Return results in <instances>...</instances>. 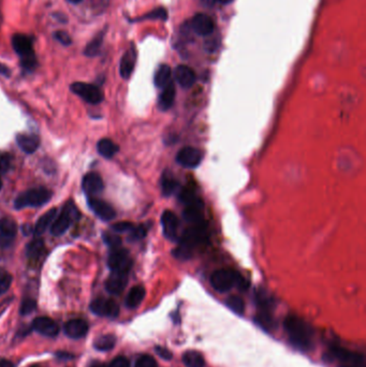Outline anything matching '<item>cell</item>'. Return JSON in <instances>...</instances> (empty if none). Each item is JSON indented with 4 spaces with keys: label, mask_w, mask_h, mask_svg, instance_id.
<instances>
[{
    "label": "cell",
    "mask_w": 366,
    "mask_h": 367,
    "mask_svg": "<svg viewBox=\"0 0 366 367\" xmlns=\"http://www.w3.org/2000/svg\"><path fill=\"white\" fill-rule=\"evenodd\" d=\"M284 330L287 331L290 341L297 348L310 350L313 348L314 331L304 320L295 316H288L283 322Z\"/></svg>",
    "instance_id": "1"
},
{
    "label": "cell",
    "mask_w": 366,
    "mask_h": 367,
    "mask_svg": "<svg viewBox=\"0 0 366 367\" xmlns=\"http://www.w3.org/2000/svg\"><path fill=\"white\" fill-rule=\"evenodd\" d=\"M12 47L19 57L21 65L27 72H31L37 68V56L33 50L32 39L26 34L16 33L12 37Z\"/></svg>",
    "instance_id": "2"
},
{
    "label": "cell",
    "mask_w": 366,
    "mask_h": 367,
    "mask_svg": "<svg viewBox=\"0 0 366 367\" xmlns=\"http://www.w3.org/2000/svg\"><path fill=\"white\" fill-rule=\"evenodd\" d=\"M212 287L218 292H227L231 290L234 286L238 288H247L243 277L238 273L231 270H219L212 274Z\"/></svg>",
    "instance_id": "3"
},
{
    "label": "cell",
    "mask_w": 366,
    "mask_h": 367,
    "mask_svg": "<svg viewBox=\"0 0 366 367\" xmlns=\"http://www.w3.org/2000/svg\"><path fill=\"white\" fill-rule=\"evenodd\" d=\"M52 198V192L44 188L37 187L21 193L14 201V208L22 210L25 208H38V206L47 204Z\"/></svg>",
    "instance_id": "4"
},
{
    "label": "cell",
    "mask_w": 366,
    "mask_h": 367,
    "mask_svg": "<svg viewBox=\"0 0 366 367\" xmlns=\"http://www.w3.org/2000/svg\"><path fill=\"white\" fill-rule=\"evenodd\" d=\"M79 216V213L73 202L69 201L62 210V213L56 216L55 220L53 221L51 226V233L54 236H59L63 235L73 221H75Z\"/></svg>",
    "instance_id": "5"
},
{
    "label": "cell",
    "mask_w": 366,
    "mask_h": 367,
    "mask_svg": "<svg viewBox=\"0 0 366 367\" xmlns=\"http://www.w3.org/2000/svg\"><path fill=\"white\" fill-rule=\"evenodd\" d=\"M70 89L72 90V93H74L78 97H81L84 101L89 103V105H99V103L104 100L102 91L96 85L93 84L76 82L71 85Z\"/></svg>",
    "instance_id": "6"
},
{
    "label": "cell",
    "mask_w": 366,
    "mask_h": 367,
    "mask_svg": "<svg viewBox=\"0 0 366 367\" xmlns=\"http://www.w3.org/2000/svg\"><path fill=\"white\" fill-rule=\"evenodd\" d=\"M108 266L111 271L130 272L132 261L130 259L128 250L120 247L113 249L108 259Z\"/></svg>",
    "instance_id": "7"
},
{
    "label": "cell",
    "mask_w": 366,
    "mask_h": 367,
    "mask_svg": "<svg viewBox=\"0 0 366 367\" xmlns=\"http://www.w3.org/2000/svg\"><path fill=\"white\" fill-rule=\"evenodd\" d=\"M330 353L335 359L344 363V366L365 367V359L360 353H354L340 347H332L330 349Z\"/></svg>",
    "instance_id": "8"
},
{
    "label": "cell",
    "mask_w": 366,
    "mask_h": 367,
    "mask_svg": "<svg viewBox=\"0 0 366 367\" xmlns=\"http://www.w3.org/2000/svg\"><path fill=\"white\" fill-rule=\"evenodd\" d=\"M90 309L94 314L101 317L116 318L119 315V306L113 300L97 299L91 302Z\"/></svg>",
    "instance_id": "9"
},
{
    "label": "cell",
    "mask_w": 366,
    "mask_h": 367,
    "mask_svg": "<svg viewBox=\"0 0 366 367\" xmlns=\"http://www.w3.org/2000/svg\"><path fill=\"white\" fill-rule=\"evenodd\" d=\"M176 161L184 168H197L202 161V153L194 147H184L177 153Z\"/></svg>",
    "instance_id": "10"
},
{
    "label": "cell",
    "mask_w": 366,
    "mask_h": 367,
    "mask_svg": "<svg viewBox=\"0 0 366 367\" xmlns=\"http://www.w3.org/2000/svg\"><path fill=\"white\" fill-rule=\"evenodd\" d=\"M190 26L193 32L200 37L210 36L211 33H213L215 28L214 21L212 19V17L204 13H197L194 15L191 19Z\"/></svg>",
    "instance_id": "11"
},
{
    "label": "cell",
    "mask_w": 366,
    "mask_h": 367,
    "mask_svg": "<svg viewBox=\"0 0 366 367\" xmlns=\"http://www.w3.org/2000/svg\"><path fill=\"white\" fill-rule=\"evenodd\" d=\"M82 186L87 198H97V196H99L104 190L105 184L98 173L90 172L84 176Z\"/></svg>",
    "instance_id": "12"
},
{
    "label": "cell",
    "mask_w": 366,
    "mask_h": 367,
    "mask_svg": "<svg viewBox=\"0 0 366 367\" xmlns=\"http://www.w3.org/2000/svg\"><path fill=\"white\" fill-rule=\"evenodd\" d=\"M129 272L112 271V274L106 281V289L111 294H119L128 283Z\"/></svg>",
    "instance_id": "13"
},
{
    "label": "cell",
    "mask_w": 366,
    "mask_h": 367,
    "mask_svg": "<svg viewBox=\"0 0 366 367\" xmlns=\"http://www.w3.org/2000/svg\"><path fill=\"white\" fill-rule=\"evenodd\" d=\"M88 205L89 208L93 210V212L99 218H101L102 220L109 221L114 219L116 216L115 210H114L109 203L102 201L98 198H88Z\"/></svg>",
    "instance_id": "14"
},
{
    "label": "cell",
    "mask_w": 366,
    "mask_h": 367,
    "mask_svg": "<svg viewBox=\"0 0 366 367\" xmlns=\"http://www.w3.org/2000/svg\"><path fill=\"white\" fill-rule=\"evenodd\" d=\"M32 329L38 333L48 336L54 337L59 333V328L57 325L54 320L48 317H39L32 321Z\"/></svg>",
    "instance_id": "15"
},
{
    "label": "cell",
    "mask_w": 366,
    "mask_h": 367,
    "mask_svg": "<svg viewBox=\"0 0 366 367\" xmlns=\"http://www.w3.org/2000/svg\"><path fill=\"white\" fill-rule=\"evenodd\" d=\"M89 327L86 321L82 319H72L65 324L64 331L68 337L78 339L86 336Z\"/></svg>",
    "instance_id": "16"
},
{
    "label": "cell",
    "mask_w": 366,
    "mask_h": 367,
    "mask_svg": "<svg viewBox=\"0 0 366 367\" xmlns=\"http://www.w3.org/2000/svg\"><path fill=\"white\" fill-rule=\"evenodd\" d=\"M17 232V226L11 218L0 220V245L9 246L14 239Z\"/></svg>",
    "instance_id": "17"
},
{
    "label": "cell",
    "mask_w": 366,
    "mask_h": 367,
    "mask_svg": "<svg viewBox=\"0 0 366 367\" xmlns=\"http://www.w3.org/2000/svg\"><path fill=\"white\" fill-rule=\"evenodd\" d=\"M161 223L164 233L167 238L171 240H177V227H178V219L176 215L173 212L166 211L161 216Z\"/></svg>",
    "instance_id": "18"
},
{
    "label": "cell",
    "mask_w": 366,
    "mask_h": 367,
    "mask_svg": "<svg viewBox=\"0 0 366 367\" xmlns=\"http://www.w3.org/2000/svg\"><path fill=\"white\" fill-rule=\"evenodd\" d=\"M185 220L192 225H197L203 221V203L200 199H196L186 204V209L182 213Z\"/></svg>",
    "instance_id": "19"
},
{
    "label": "cell",
    "mask_w": 366,
    "mask_h": 367,
    "mask_svg": "<svg viewBox=\"0 0 366 367\" xmlns=\"http://www.w3.org/2000/svg\"><path fill=\"white\" fill-rule=\"evenodd\" d=\"M175 81L182 87V88H190L194 82H196V73L191 68L185 65H180L176 67L174 71Z\"/></svg>",
    "instance_id": "20"
},
{
    "label": "cell",
    "mask_w": 366,
    "mask_h": 367,
    "mask_svg": "<svg viewBox=\"0 0 366 367\" xmlns=\"http://www.w3.org/2000/svg\"><path fill=\"white\" fill-rule=\"evenodd\" d=\"M135 62H136V52H135V49L132 47L128 51H126V53L123 55L121 59H120L119 73L123 78L127 79L131 76V74L134 70Z\"/></svg>",
    "instance_id": "21"
},
{
    "label": "cell",
    "mask_w": 366,
    "mask_h": 367,
    "mask_svg": "<svg viewBox=\"0 0 366 367\" xmlns=\"http://www.w3.org/2000/svg\"><path fill=\"white\" fill-rule=\"evenodd\" d=\"M16 142L21 150L26 154L35 153L40 145V139L36 134L21 133L16 136Z\"/></svg>",
    "instance_id": "22"
},
{
    "label": "cell",
    "mask_w": 366,
    "mask_h": 367,
    "mask_svg": "<svg viewBox=\"0 0 366 367\" xmlns=\"http://www.w3.org/2000/svg\"><path fill=\"white\" fill-rule=\"evenodd\" d=\"M175 86L172 82H170L162 88V91L158 100V107L160 110L168 111L169 109H171L175 100Z\"/></svg>",
    "instance_id": "23"
},
{
    "label": "cell",
    "mask_w": 366,
    "mask_h": 367,
    "mask_svg": "<svg viewBox=\"0 0 366 367\" xmlns=\"http://www.w3.org/2000/svg\"><path fill=\"white\" fill-rule=\"evenodd\" d=\"M57 216V210L56 209H52L49 212L45 213L44 215H42L39 220L36 222L35 227H33V233L35 235H41L42 233H44L45 231L48 230V228L52 226L53 221L55 220V218Z\"/></svg>",
    "instance_id": "24"
},
{
    "label": "cell",
    "mask_w": 366,
    "mask_h": 367,
    "mask_svg": "<svg viewBox=\"0 0 366 367\" xmlns=\"http://www.w3.org/2000/svg\"><path fill=\"white\" fill-rule=\"evenodd\" d=\"M45 245L41 238H35L26 247V255L29 260L37 261L44 256Z\"/></svg>",
    "instance_id": "25"
},
{
    "label": "cell",
    "mask_w": 366,
    "mask_h": 367,
    "mask_svg": "<svg viewBox=\"0 0 366 367\" xmlns=\"http://www.w3.org/2000/svg\"><path fill=\"white\" fill-rule=\"evenodd\" d=\"M145 289L142 286H135L129 291L126 297V306L128 308H136L144 300Z\"/></svg>",
    "instance_id": "26"
},
{
    "label": "cell",
    "mask_w": 366,
    "mask_h": 367,
    "mask_svg": "<svg viewBox=\"0 0 366 367\" xmlns=\"http://www.w3.org/2000/svg\"><path fill=\"white\" fill-rule=\"evenodd\" d=\"M98 153L107 159H111L118 152V146L110 139H102L97 144Z\"/></svg>",
    "instance_id": "27"
},
{
    "label": "cell",
    "mask_w": 366,
    "mask_h": 367,
    "mask_svg": "<svg viewBox=\"0 0 366 367\" xmlns=\"http://www.w3.org/2000/svg\"><path fill=\"white\" fill-rule=\"evenodd\" d=\"M171 68L168 65H160L155 73L154 82L158 88H164L171 81Z\"/></svg>",
    "instance_id": "28"
},
{
    "label": "cell",
    "mask_w": 366,
    "mask_h": 367,
    "mask_svg": "<svg viewBox=\"0 0 366 367\" xmlns=\"http://www.w3.org/2000/svg\"><path fill=\"white\" fill-rule=\"evenodd\" d=\"M182 363L186 367H205V360L198 351H187L182 354Z\"/></svg>",
    "instance_id": "29"
},
{
    "label": "cell",
    "mask_w": 366,
    "mask_h": 367,
    "mask_svg": "<svg viewBox=\"0 0 366 367\" xmlns=\"http://www.w3.org/2000/svg\"><path fill=\"white\" fill-rule=\"evenodd\" d=\"M116 343V337L112 334L107 335H101L96 340L94 346L99 351H109L115 347Z\"/></svg>",
    "instance_id": "30"
},
{
    "label": "cell",
    "mask_w": 366,
    "mask_h": 367,
    "mask_svg": "<svg viewBox=\"0 0 366 367\" xmlns=\"http://www.w3.org/2000/svg\"><path fill=\"white\" fill-rule=\"evenodd\" d=\"M102 42H104V33L100 32L86 45V48L84 50V54L89 57L97 56L100 53Z\"/></svg>",
    "instance_id": "31"
},
{
    "label": "cell",
    "mask_w": 366,
    "mask_h": 367,
    "mask_svg": "<svg viewBox=\"0 0 366 367\" xmlns=\"http://www.w3.org/2000/svg\"><path fill=\"white\" fill-rule=\"evenodd\" d=\"M177 188V181L172 175L164 174L161 178V190L165 196H171Z\"/></svg>",
    "instance_id": "32"
},
{
    "label": "cell",
    "mask_w": 366,
    "mask_h": 367,
    "mask_svg": "<svg viewBox=\"0 0 366 367\" xmlns=\"http://www.w3.org/2000/svg\"><path fill=\"white\" fill-rule=\"evenodd\" d=\"M226 304H227V306L229 308L231 309V311H233L236 314L242 315L244 313V311H245V303L241 299V297L237 296V295L229 296L227 299V301H226Z\"/></svg>",
    "instance_id": "33"
},
{
    "label": "cell",
    "mask_w": 366,
    "mask_h": 367,
    "mask_svg": "<svg viewBox=\"0 0 366 367\" xmlns=\"http://www.w3.org/2000/svg\"><path fill=\"white\" fill-rule=\"evenodd\" d=\"M12 283V276L6 271H0V296L5 294Z\"/></svg>",
    "instance_id": "34"
},
{
    "label": "cell",
    "mask_w": 366,
    "mask_h": 367,
    "mask_svg": "<svg viewBox=\"0 0 366 367\" xmlns=\"http://www.w3.org/2000/svg\"><path fill=\"white\" fill-rule=\"evenodd\" d=\"M104 240H105V243L109 247H111L113 249L118 248V247L121 246V238H120V236H118L115 233L105 232L104 233Z\"/></svg>",
    "instance_id": "35"
},
{
    "label": "cell",
    "mask_w": 366,
    "mask_h": 367,
    "mask_svg": "<svg viewBox=\"0 0 366 367\" xmlns=\"http://www.w3.org/2000/svg\"><path fill=\"white\" fill-rule=\"evenodd\" d=\"M147 234V228L144 225H141L139 227H134L130 231L129 240L130 242H136V240H140L144 238Z\"/></svg>",
    "instance_id": "36"
},
{
    "label": "cell",
    "mask_w": 366,
    "mask_h": 367,
    "mask_svg": "<svg viewBox=\"0 0 366 367\" xmlns=\"http://www.w3.org/2000/svg\"><path fill=\"white\" fill-rule=\"evenodd\" d=\"M12 166V157L6 153H0V175L6 174Z\"/></svg>",
    "instance_id": "37"
},
{
    "label": "cell",
    "mask_w": 366,
    "mask_h": 367,
    "mask_svg": "<svg viewBox=\"0 0 366 367\" xmlns=\"http://www.w3.org/2000/svg\"><path fill=\"white\" fill-rule=\"evenodd\" d=\"M134 367H158V365L153 357L148 354H144L136 360Z\"/></svg>",
    "instance_id": "38"
},
{
    "label": "cell",
    "mask_w": 366,
    "mask_h": 367,
    "mask_svg": "<svg viewBox=\"0 0 366 367\" xmlns=\"http://www.w3.org/2000/svg\"><path fill=\"white\" fill-rule=\"evenodd\" d=\"M133 228H134L133 223H131L129 221H120L117 223H114L112 226V230L115 232H118V233H123V232L131 231Z\"/></svg>",
    "instance_id": "39"
},
{
    "label": "cell",
    "mask_w": 366,
    "mask_h": 367,
    "mask_svg": "<svg viewBox=\"0 0 366 367\" xmlns=\"http://www.w3.org/2000/svg\"><path fill=\"white\" fill-rule=\"evenodd\" d=\"M54 38L57 40V41H58L59 43H62L63 45H70L72 42V40H71V38H70V36H69V34H68L66 31H64V30H58V31H56L55 33H54Z\"/></svg>",
    "instance_id": "40"
},
{
    "label": "cell",
    "mask_w": 366,
    "mask_h": 367,
    "mask_svg": "<svg viewBox=\"0 0 366 367\" xmlns=\"http://www.w3.org/2000/svg\"><path fill=\"white\" fill-rule=\"evenodd\" d=\"M37 304L33 300H25L24 302L22 303L21 306V314L22 315H27L30 314L31 312L35 311Z\"/></svg>",
    "instance_id": "41"
},
{
    "label": "cell",
    "mask_w": 366,
    "mask_h": 367,
    "mask_svg": "<svg viewBox=\"0 0 366 367\" xmlns=\"http://www.w3.org/2000/svg\"><path fill=\"white\" fill-rule=\"evenodd\" d=\"M155 352L159 355L160 358L166 360V361H170L171 359L173 358V354L169 349L162 347V346H156L155 347Z\"/></svg>",
    "instance_id": "42"
},
{
    "label": "cell",
    "mask_w": 366,
    "mask_h": 367,
    "mask_svg": "<svg viewBox=\"0 0 366 367\" xmlns=\"http://www.w3.org/2000/svg\"><path fill=\"white\" fill-rule=\"evenodd\" d=\"M109 367H130V363L127 358L116 357L110 363Z\"/></svg>",
    "instance_id": "43"
},
{
    "label": "cell",
    "mask_w": 366,
    "mask_h": 367,
    "mask_svg": "<svg viewBox=\"0 0 366 367\" xmlns=\"http://www.w3.org/2000/svg\"><path fill=\"white\" fill-rule=\"evenodd\" d=\"M144 18H164L165 19V18H167V12L164 9H158V10L154 11V12L145 15Z\"/></svg>",
    "instance_id": "44"
},
{
    "label": "cell",
    "mask_w": 366,
    "mask_h": 367,
    "mask_svg": "<svg viewBox=\"0 0 366 367\" xmlns=\"http://www.w3.org/2000/svg\"><path fill=\"white\" fill-rule=\"evenodd\" d=\"M0 73H2L3 75L9 76V75H10V71H9L8 67H6V66L3 65V64H0Z\"/></svg>",
    "instance_id": "45"
},
{
    "label": "cell",
    "mask_w": 366,
    "mask_h": 367,
    "mask_svg": "<svg viewBox=\"0 0 366 367\" xmlns=\"http://www.w3.org/2000/svg\"><path fill=\"white\" fill-rule=\"evenodd\" d=\"M0 367H14V365L8 360H0Z\"/></svg>",
    "instance_id": "46"
},
{
    "label": "cell",
    "mask_w": 366,
    "mask_h": 367,
    "mask_svg": "<svg viewBox=\"0 0 366 367\" xmlns=\"http://www.w3.org/2000/svg\"><path fill=\"white\" fill-rule=\"evenodd\" d=\"M200 3L203 5V6H207V7H212L215 5L216 0H200Z\"/></svg>",
    "instance_id": "47"
},
{
    "label": "cell",
    "mask_w": 366,
    "mask_h": 367,
    "mask_svg": "<svg viewBox=\"0 0 366 367\" xmlns=\"http://www.w3.org/2000/svg\"><path fill=\"white\" fill-rule=\"evenodd\" d=\"M233 2V0H216V3H220L221 5H228V4H231Z\"/></svg>",
    "instance_id": "48"
},
{
    "label": "cell",
    "mask_w": 366,
    "mask_h": 367,
    "mask_svg": "<svg viewBox=\"0 0 366 367\" xmlns=\"http://www.w3.org/2000/svg\"><path fill=\"white\" fill-rule=\"evenodd\" d=\"M23 231H24V234H29L30 233V226L23 227Z\"/></svg>",
    "instance_id": "49"
},
{
    "label": "cell",
    "mask_w": 366,
    "mask_h": 367,
    "mask_svg": "<svg viewBox=\"0 0 366 367\" xmlns=\"http://www.w3.org/2000/svg\"><path fill=\"white\" fill-rule=\"evenodd\" d=\"M90 367H106V366L102 363H100V362H94L93 364L90 365Z\"/></svg>",
    "instance_id": "50"
},
{
    "label": "cell",
    "mask_w": 366,
    "mask_h": 367,
    "mask_svg": "<svg viewBox=\"0 0 366 367\" xmlns=\"http://www.w3.org/2000/svg\"><path fill=\"white\" fill-rule=\"evenodd\" d=\"M67 2L70 4H73V5H77V4H81L83 0H67Z\"/></svg>",
    "instance_id": "51"
},
{
    "label": "cell",
    "mask_w": 366,
    "mask_h": 367,
    "mask_svg": "<svg viewBox=\"0 0 366 367\" xmlns=\"http://www.w3.org/2000/svg\"><path fill=\"white\" fill-rule=\"evenodd\" d=\"M2 188H3V180L0 178V190H2Z\"/></svg>",
    "instance_id": "52"
},
{
    "label": "cell",
    "mask_w": 366,
    "mask_h": 367,
    "mask_svg": "<svg viewBox=\"0 0 366 367\" xmlns=\"http://www.w3.org/2000/svg\"><path fill=\"white\" fill-rule=\"evenodd\" d=\"M341 367H356V366H341Z\"/></svg>",
    "instance_id": "53"
}]
</instances>
